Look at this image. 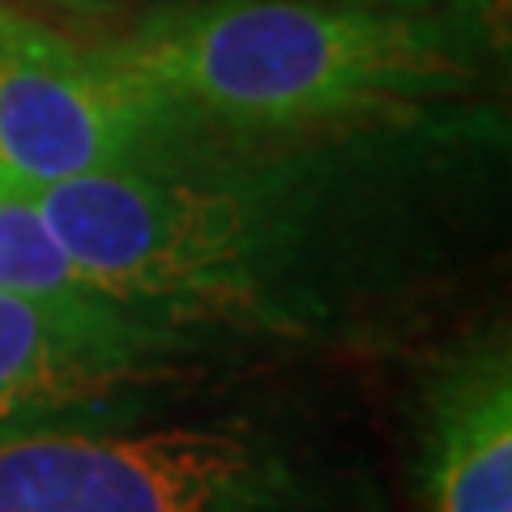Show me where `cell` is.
<instances>
[{
    "label": "cell",
    "instance_id": "cell-8",
    "mask_svg": "<svg viewBox=\"0 0 512 512\" xmlns=\"http://www.w3.org/2000/svg\"><path fill=\"white\" fill-rule=\"evenodd\" d=\"M30 5L56 13V18L82 26V30H120L141 18H154V13L210 5V0H30Z\"/></svg>",
    "mask_w": 512,
    "mask_h": 512
},
{
    "label": "cell",
    "instance_id": "cell-7",
    "mask_svg": "<svg viewBox=\"0 0 512 512\" xmlns=\"http://www.w3.org/2000/svg\"><path fill=\"white\" fill-rule=\"evenodd\" d=\"M0 295L26 299H90L103 295L73 261L43 214L39 188L0 175Z\"/></svg>",
    "mask_w": 512,
    "mask_h": 512
},
{
    "label": "cell",
    "instance_id": "cell-1",
    "mask_svg": "<svg viewBox=\"0 0 512 512\" xmlns=\"http://www.w3.org/2000/svg\"><path fill=\"white\" fill-rule=\"evenodd\" d=\"M500 94L308 128L158 124L39 188L103 295L239 372L363 363L461 325L508 239Z\"/></svg>",
    "mask_w": 512,
    "mask_h": 512
},
{
    "label": "cell",
    "instance_id": "cell-2",
    "mask_svg": "<svg viewBox=\"0 0 512 512\" xmlns=\"http://www.w3.org/2000/svg\"><path fill=\"white\" fill-rule=\"evenodd\" d=\"M90 35L158 124L308 128L500 94L508 0H210Z\"/></svg>",
    "mask_w": 512,
    "mask_h": 512
},
{
    "label": "cell",
    "instance_id": "cell-4",
    "mask_svg": "<svg viewBox=\"0 0 512 512\" xmlns=\"http://www.w3.org/2000/svg\"><path fill=\"white\" fill-rule=\"evenodd\" d=\"M239 376L111 295H0V444L146 419Z\"/></svg>",
    "mask_w": 512,
    "mask_h": 512
},
{
    "label": "cell",
    "instance_id": "cell-5",
    "mask_svg": "<svg viewBox=\"0 0 512 512\" xmlns=\"http://www.w3.org/2000/svg\"><path fill=\"white\" fill-rule=\"evenodd\" d=\"M154 107L99 35H73L13 5L0 35V175L56 188L124 163L154 133Z\"/></svg>",
    "mask_w": 512,
    "mask_h": 512
},
{
    "label": "cell",
    "instance_id": "cell-9",
    "mask_svg": "<svg viewBox=\"0 0 512 512\" xmlns=\"http://www.w3.org/2000/svg\"><path fill=\"white\" fill-rule=\"evenodd\" d=\"M9 13H13V5H5V0H0V35H5V22H9Z\"/></svg>",
    "mask_w": 512,
    "mask_h": 512
},
{
    "label": "cell",
    "instance_id": "cell-3",
    "mask_svg": "<svg viewBox=\"0 0 512 512\" xmlns=\"http://www.w3.org/2000/svg\"><path fill=\"white\" fill-rule=\"evenodd\" d=\"M261 380L231 376L205 410L201 389L146 419L5 440L0 512H397L355 410Z\"/></svg>",
    "mask_w": 512,
    "mask_h": 512
},
{
    "label": "cell",
    "instance_id": "cell-6",
    "mask_svg": "<svg viewBox=\"0 0 512 512\" xmlns=\"http://www.w3.org/2000/svg\"><path fill=\"white\" fill-rule=\"evenodd\" d=\"M419 512H512V333L504 316L427 346L410 402Z\"/></svg>",
    "mask_w": 512,
    "mask_h": 512
}]
</instances>
